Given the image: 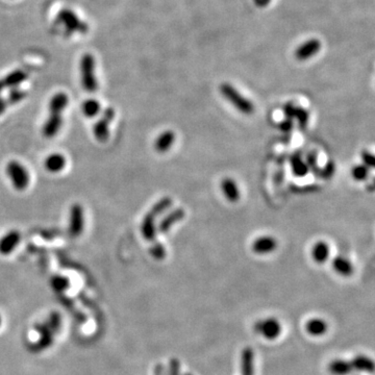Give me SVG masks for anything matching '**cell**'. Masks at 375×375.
Wrapping results in <instances>:
<instances>
[{
	"instance_id": "7402d4cb",
	"label": "cell",
	"mask_w": 375,
	"mask_h": 375,
	"mask_svg": "<svg viewBox=\"0 0 375 375\" xmlns=\"http://www.w3.org/2000/svg\"><path fill=\"white\" fill-rule=\"evenodd\" d=\"M291 168L295 176L303 177L309 172V167L306 163L302 160L299 153H295L291 157Z\"/></svg>"
},
{
	"instance_id": "484cf974",
	"label": "cell",
	"mask_w": 375,
	"mask_h": 375,
	"mask_svg": "<svg viewBox=\"0 0 375 375\" xmlns=\"http://www.w3.org/2000/svg\"><path fill=\"white\" fill-rule=\"evenodd\" d=\"M82 111H83V114L87 118H94L95 116H97L100 113L101 106L96 99L89 98L83 102Z\"/></svg>"
},
{
	"instance_id": "30bf717a",
	"label": "cell",
	"mask_w": 375,
	"mask_h": 375,
	"mask_svg": "<svg viewBox=\"0 0 375 375\" xmlns=\"http://www.w3.org/2000/svg\"><path fill=\"white\" fill-rule=\"evenodd\" d=\"M63 126V117L62 115L56 114H49L48 118L44 122L42 127V133L45 138L51 139L60 132Z\"/></svg>"
},
{
	"instance_id": "83f0119b",
	"label": "cell",
	"mask_w": 375,
	"mask_h": 375,
	"mask_svg": "<svg viewBox=\"0 0 375 375\" xmlns=\"http://www.w3.org/2000/svg\"><path fill=\"white\" fill-rule=\"evenodd\" d=\"M309 117H310V114H309L308 111H306L303 108L296 107V111H295L294 118L297 119V121L299 123V126L301 128H304L306 125H308V123H309Z\"/></svg>"
},
{
	"instance_id": "e575fe53",
	"label": "cell",
	"mask_w": 375,
	"mask_h": 375,
	"mask_svg": "<svg viewBox=\"0 0 375 375\" xmlns=\"http://www.w3.org/2000/svg\"><path fill=\"white\" fill-rule=\"evenodd\" d=\"M169 375H181V365L179 360L172 359L169 365Z\"/></svg>"
},
{
	"instance_id": "7a4b0ae2",
	"label": "cell",
	"mask_w": 375,
	"mask_h": 375,
	"mask_svg": "<svg viewBox=\"0 0 375 375\" xmlns=\"http://www.w3.org/2000/svg\"><path fill=\"white\" fill-rule=\"evenodd\" d=\"M82 87L88 93H95L98 89V82L95 73V58L92 54L86 53L81 60Z\"/></svg>"
},
{
	"instance_id": "d6a6232c",
	"label": "cell",
	"mask_w": 375,
	"mask_h": 375,
	"mask_svg": "<svg viewBox=\"0 0 375 375\" xmlns=\"http://www.w3.org/2000/svg\"><path fill=\"white\" fill-rule=\"evenodd\" d=\"M52 286L56 291H62L68 287V280L63 277H54L52 279Z\"/></svg>"
},
{
	"instance_id": "6da1fadb",
	"label": "cell",
	"mask_w": 375,
	"mask_h": 375,
	"mask_svg": "<svg viewBox=\"0 0 375 375\" xmlns=\"http://www.w3.org/2000/svg\"><path fill=\"white\" fill-rule=\"evenodd\" d=\"M220 92L222 96L239 111L243 114L250 115L254 112V106L252 102L244 97L234 87L227 83H223L220 86Z\"/></svg>"
},
{
	"instance_id": "9a60e30c",
	"label": "cell",
	"mask_w": 375,
	"mask_h": 375,
	"mask_svg": "<svg viewBox=\"0 0 375 375\" xmlns=\"http://www.w3.org/2000/svg\"><path fill=\"white\" fill-rule=\"evenodd\" d=\"M186 213L183 209H176L172 212H170L159 224V231L165 233V232H168L170 229H171V227L180 222L181 220L184 219Z\"/></svg>"
},
{
	"instance_id": "4dcf8cb0",
	"label": "cell",
	"mask_w": 375,
	"mask_h": 375,
	"mask_svg": "<svg viewBox=\"0 0 375 375\" xmlns=\"http://www.w3.org/2000/svg\"><path fill=\"white\" fill-rule=\"evenodd\" d=\"M25 96H26V93L24 91H22L20 89H17V88H14L10 92L9 100L7 102L10 105H16V104H18V102H20Z\"/></svg>"
},
{
	"instance_id": "7c38bea8",
	"label": "cell",
	"mask_w": 375,
	"mask_h": 375,
	"mask_svg": "<svg viewBox=\"0 0 375 375\" xmlns=\"http://www.w3.org/2000/svg\"><path fill=\"white\" fill-rule=\"evenodd\" d=\"M66 157L62 153H51L44 161L45 169L50 173H58L66 167Z\"/></svg>"
},
{
	"instance_id": "2e32d148",
	"label": "cell",
	"mask_w": 375,
	"mask_h": 375,
	"mask_svg": "<svg viewBox=\"0 0 375 375\" xmlns=\"http://www.w3.org/2000/svg\"><path fill=\"white\" fill-rule=\"evenodd\" d=\"M155 216L148 212L144 217L142 224H141V232L143 238L147 241H153L156 235V228H155Z\"/></svg>"
},
{
	"instance_id": "b9f144b4",
	"label": "cell",
	"mask_w": 375,
	"mask_h": 375,
	"mask_svg": "<svg viewBox=\"0 0 375 375\" xmlns=\"http://www.w3.org/2000/svg\"><path fill=\"white\" fill-rule=\"evenodd\" d=\"M3 90H5V87H4L3 83H2V81H0V92H3Z\"/></svg>"
},
{
	"instance_id": "836d02e7",
	"label": "cell",
	"mask_w": 375,
	"mask_h": 375,
	"mask_svg": "<svg viewBox=\"0 0 375 375\" xmlns=\"http://www.w3.org/2000/svg\"><path fill=\"white\" fill-rule=\"evenodd\" d=\"M334 164L332 163V162H329L326 166H325V168L322 170V171L320 172V174H321V176L323 177V179H325V180H328V179H330L332 175H333V173H334Z\"/></svg>"
},
{
	"instance_id": "d590c367",
	"label": "cell",
	"mask_w": 375,
	"mask_h": 375,
	"mask_svg": "<svg viewBox=\"0 0 375 375\" xmlns=\"http://www.w3.org/2000/svg\"><path fill=\"white\" fill-rule=\"evenodd\" d=\"M362 159L364 162V166L367 168H373L374 167V156L369 151L365 150L362 152Z\"/></svg>"
},
{
	"instance_id": "ffe728a7",
	"label": "cell",
	"mask_w": 375,
	"mask_h": 375,
	"mask_svg": "<svg viewBox=\"0 0 375 375\" xmlns=\"http://www.w3.org/2000/svg\"><path fill=\"white\" fill-rule=\"evenodd\" d=\"M328 329L326 321L321 318H313L305 323V330L313 337H321Z\"/></svg>"
},
{
	"instance_id": "d4e9b609",
	"label": "cell",
	"mask_w": 375,
	"mask_h": 375,
	"mask_svg": "<svg viewBox=\"0 0 375 375\" xmlns=\"http://www.w3.org/2000/svg\"><path fill=\"white\" fill-rule=\"evenodd\" d=\"M313 260L318 264L325 263L329 258V247L325 242H318L312 249Z\"/></svg>"
},
{
	"instance_id": "5b68a950",
	"label": "cell",
	"mask_w": 375,
	"mask_h": 375,
	"mask_svg": "<svg viewBox=\"0 0 375 375\" xmlns=\"http://www.w3.org/2000/svg\"><path fill=\"white\" fill-rule=\"evenodd\" d=\"M56 20L58 23L63 24L64 27L70 32L85 33L88 30L87 23L82 21L77 17V15L69 9L62 10L57 15Z\"/></svg>"
},
{
	"instance_id": "8fae6325",
	"label": "cell",
	"mask_w": 375,
	"mask_h": 375,
	"mask_svg": "<svg viewBox=\"0 0 375 375\" xmlns=\"http://www.w3.org/2000/svg\"><path fill=\"white\" fill-rule=\"evenodd\" d=\"M278 247V242L274 238L265 235L261 236L253 242L252 249L258 254H268L273 252Z\"/></svg>"
},
{
	"instance_id": "ee69618b",
	"label": "cell",
	"mask_w": 375,
	"mask_h": 375,
	"mask_svg": "<svg viewBox=\"0 0 375 375\" xmlns=\"http://www.w3.org/2000/svg\"><path fill=\"white\" fill-rule=\"evenodd\" d=\"M0 324H2V317H0Z\"/></svg>"
},
{
	"instance_id": "8992f818",
	"label": "cell",
	"mask_w": 375,
	"mask_h": 375,
	"mask_svg": "<svg viewBox=\"0 0 375 375\" xmlns=\"http://www.w3.org/2000/svg\"><path fill=\"white\" fill-rule=\"evenodd\" d=\"M85 229V212L80 203L72 204L70 209L68 233L71 238H78Z\"/></svg>"
},
{
	"instance_id": "ab89813d",
	"label": "cell",
	"mask_w": 375,
	"mask_h": 375,
	"mask_svg": "<svg viewBox=\"0 0 375 375\" xmlns=\"http://www.w3.org/2000/svg\"><path fill=\"white\" fill-rule=\"evenodd\" d=\"M254 3L259 7H266L270 3V0H254Z\"/></svg>"
},
{
	"instance_id": "f546056e",
	"label": "cell",
	"mask_w": 375,
	"mask_h": 375,
	"mask_svg": "<svg viewBox=\"0 0 375 375\" xmlns=\"http://www.w3.org/2000/svg\"><path fill=\"white\" fill-rule=\"evenodd\" d=\"M149 252L151 254V256L155 260L162 261L165 259L166 256V250L165 247L160 243V242H155L149 249Z\"/></svg>"
},
{
	"instance_id": "3957f363",
	"label": "cell",
	"mask_w": 375,
	"mask_h": 375,
	"mask_svg": "<svg viewBox=\"0 0 375 375\" xmlns=\"http://www.w3.org/2000/svg\"><path fill=\"white\" fill-rule=\"evenodd\" d=\"M6 173L17 191H23L28 187L30 181L29 172L20 162L10 161L6 166Z\"/></svg>"
},
{
	"instance_id": "4fadbf2b",
	"label": "cell",
	"mask_w": 375,
	"mask_h": 375,
	"mask_svg": "<svg viewBox=\"0 0 375 375\" xmlns=\"http://www.w3.org/2000/svg\"><path fill=\"white\" fill-rule=\"evenodd\" d=\"M68 104H69V97L66 93L60 92L54 94L48 105V111L49 114H56V115H62V113L65 111V109L67 108Z\"/></svg>"
},
{
	"instance_id": "ac0fdd59",
	"label": "cell",
	"mask_w": 375,
	"mask_h": 375,
	"mask_svg": "<svg viewBox=\"0 0 375 375\" xmlns=\"http://www.w3.org/2000/svg\"><path fill=\"white\" fill-rule=\"evenodd\" d=\"M332 268L338 274L344 278L352 275L354 271L352 263L344 256H335L332 261Z\"/></svg>"
},
{
	"instance_id": "44dd1931",
	"label": "cell",
	"mask_w": 375,
	"mask_h": 375,
	"mask_svg": "<svg viewBox=\"0 0 375 375\" xmlns=\"http://www.w3.org/2000/svg\"><path fill=\"white\" fill-rule=\"evenodd\" d=\"M221 189L224 196L230 202H236L240 198V190L236 183L231 179H224L221 183Z\"/></svg>"
},
{
	"instance_id": "277c9868",
	"label": "cell",
	"mask_w": 375,
	"mask_h": 375,
	"mask_svg": "<svg viewBox=\"0 0 375 375\" xmlns=\"http://www.w3.org/2000/svg\"><path fill=\"white\" fill-rule=\"evenodd\" d=\"M115 111L113 108H107L101 115V118L94 124L93 133L95 139L100 142L105 143L110 138V124L114 120Z\"/></svg>"
},
{
	"instance_id": "f35d334b",
	"label": "cell",
	"mask_w": 375,
	"mask_h": 375,
	"mask_svg": "<svg viewBox=\"0 0 375 375\" xmlns=\"http://www.w3.org/2000/svg\"><path fill=\"white\" fill-rule=\"evenodd\" d=\"M7 106H8V102L3 97H0V115L5 113Z\"/></svg>"
},
{
	"instance_id": "7bdbcfd3",
	"label": "cell",
	"mask_w": 375,
	"mask_h": 375,
	"mask_svg": "<svg viewBox=\"0 0 375 375\" xmlns=\"http://www.w3.org/2000/svg\"><path fill=\"white\" fill-rule=\"evenodd\" d=\"M182 375H192V374H190V373H184V374H182Z\"/></svg>"
},
{
	"instance_id": "52a82bcc",
	"label": "cell",
	"mask_w": 375,
	"mask_h": 375,
	"mask_svg": "<svg viewBox=\"0 0 375 375\" xmlns=\"http://www.w3.org/2000/svg\"><path fill=\"white\" fill-rule=\"evenodd\" d=\"M254 329L267 340H275L282 333V325L275 318H267L255 322Z\"/></svg>"
},
{
	"instance_id": "5bb4252c",
	"label": "cell",
	"mask_w": 375,
	"mask_h": 375,
	"mask_svg": "<svg viewBox=\"0 0 375 375\" xmlns=\"http://www.w3.org/2000/svg\"><path fill=\"white\" fill-rule=\"evenodd\" d=\"M174 141L175 133L172 130H165L156 138L154 142V148L157 152L165 153L172 147Z\"/></svg>"
},
{
	"instance_id": "cb8c5ba5",
	"label": "cell",
	"mask_w": 375,
	"mask_h": 375,
	"mask_svg": "<svg viewBox=\"0 0 375 375\" xmlns=\"http://www.w3.org/2000/svg\"><path fill=\"white\" fill-rule=\"evenodd\" d=\"M351 363L354 368V371L372 373L374 370L373 361L366 356H357L351 360Z\"/></svg>"
},
{
	"instance_id": "1f68e13d",
	"label": "cell",
	"mask_w": 375,
	"mask_h": 375,
	"mask_svg": "<svg viewBox=\"0 0 375 375\" xmlns=\"http://www.w3.org/2000/svg\"><path fill=\"white\" fill-rule=\"evenodd\" d=\"M306 165L309 167V170L311 169L312 171L316 174L318 171V164H317V155L315 152H310L306 156Z\"/></svg>"
},
{
	"instance_id": "9c48e42d",
	"label": "cell",
	"mask_w": 375,
	"mask_h": 375,
	"mask_svg": "<svg viewBox=\"0 0 375 375\" xmlns=\"http://www.w3.org/2000/svg\"><path fill=\"white\" fill-rule=\"evenodd\" d=\"M321 48V43L318 39H311L300 45L296 52L295 56L298 61H306L316 55Z\"/></svg>"
},
{
	"instance_id": "e0dca14e",
	"label": "cell",
	"mask_w": 375,
	"mask_h": 375,
	"mask_svg": "<svg viewBox=\"0 0 375 375\" xmlns=\"http://www.w3.org/2000/svg\"><path fill=\"white\" fill-rule=\"evenodd\" d=\"M328 370L332 375H349L356 372L351 360H333L329 363Z\"/></svg>"
},
{
	"instance_id": "d6986e66",
	"label": "cell",
	"mask_w": 375,
	"mask_h": 375,
	"mask_svg": "<svg viewBox=\"0 0 375 375\" xmlns=\"http://www.w3.org/2000/svg\"><path fill=\"white\" fill-rule=\"evenodd\" d=\"M241 375H254V353L249 347L241 354Z\"/></svg>"
},
{
	"instance_id": "603a6c76",
	"label": "cell",
	"mask_w": 375,
	"mask_h": 375,
	"mask_svg": "<svg viewBox=\"0 0 375 375\" xmlns=\"http://www.w3.org/2000/svg\"><path fill=\"white\" fill-rule=\"evenodd\" d=\"M27 78V73H25L22 70H15L8 74L4 80H2V83L6 88H17L21 83H23Z\"/></svg>"
},
{
	"instance_id": "74e56055",
	"label": "cell",
	"mask_w": 375,
	"mask_h": 375,
	"mask_svg": "<svg viewBox=\"0 0 375 375\" xmlns=\"http://www.w3.org/2000/svg\"><path fill=\"white\" fill-rule=\"evenodd\" d=\"M279 127H280V129H281V130H283L284 132H288V131H290V130L292 129V127H293L292 120L287 118L286 120H284L283 122H281V123H280Z\"/></svg>"
},
{
	"instance_id": "60d3db41",
	"label": "cell",
	"mask_w": 375,
	"mask_h": 375,
	"mask_svg": "<svg viewBox=\"0 0 375 375\" xmlns=\"http://www.w3.org/2000/svg\"><path fill=\"white\" fill-rule=\"evenodd\" d=\"M156 371H159V373L156 372V375H163V371H162V366H157Z\"/></svg>"
},
{
	"instance_id": "f1b7e54d",
	"label": "cell",
	"mask_w": 375,
	"mask_h": 375,
	"mask_svg": "<svg viewBox=\"0 0 375 375\" xmlns=\"http://www.w3.org/2000/svg\"><path fill=\"white\" fill-rule=\"evenodd\" d=\"M351 173H352V177L356 181H358V182L365 181L368 177V168L364 165L354 166Z\"/></svg>"
},
{
	"instance_id": "ba28073f",
	"label": "cell",
	"mask_w": 375,
	"mask_h": 375,
	"mask_svg": "<svg viewBox=\"0 0 375 375\" xmlns=\"http://www.w3.org/2000/svg\"><path fill=\"white\" fill-rule=\"evenodd\" d=\"M21 234L18 230H10L0 238V254L9 255L19 245Z\"/></svg>"
},
{
	"instance_id": "4316f807",
	"label": "cell",
	"mask_w": 375,
	"mask_h": 375,
	"mask_svg": "<svg viewBox=\"0 0 375 375\" xmlns=\"http://www.w3.org/2000/svg\"><path fill=\"white\" fill-rule=\"evenodd\" d=\"M171 206H172V199L170 197H164L153 204V207L150 209L149 212L153 214L155 217H157L165 211H167Z\"/></svg>"
},
{
	"instance_id": "8d00e7d4",
	"label": "cell",
	"mask_w": 375,
	"mask_h": 375,
	"mask_svg": "<svg viewBox=\"0 0 375 375\" xmlns=\"http://www.w3.org/2000/svg\"><path fill=\"white\" fill-rule=\"evenodd\" d=\"M295 111H296V107L293 104H287L284 107V113H285V115L288 119H293L294 118Z\"/></svg>"
}]
</instances>
